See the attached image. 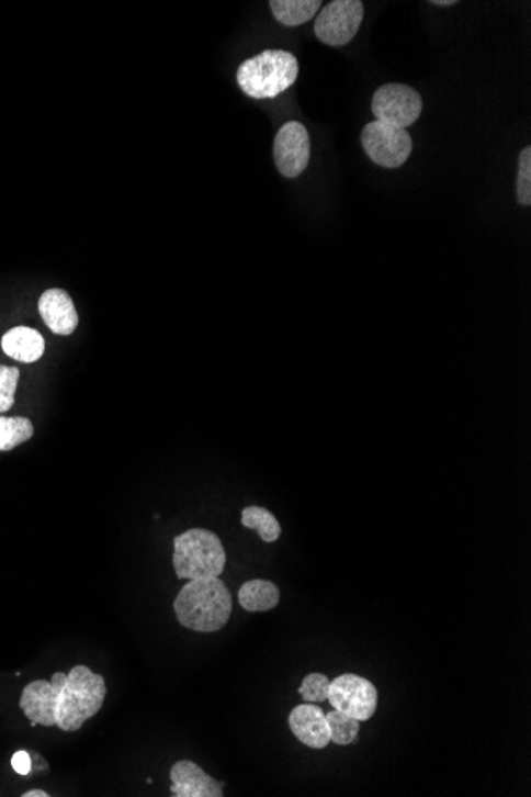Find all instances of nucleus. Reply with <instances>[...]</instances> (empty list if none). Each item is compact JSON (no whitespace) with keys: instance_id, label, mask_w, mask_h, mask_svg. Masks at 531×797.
<instances>
[{"instance_id":"1","label":"nucleus","mask_w":531,"mask_h":797,"mask_svg":"<svg viewBox=\"0 0 531 797\" xmlns=\"http://www.w3.org/2000/svg\"><path fill=\"white\" fill-rule=\"evenodd\" d=\"M173 611L187 629L218 632L231 618V594L219 579L191 580L177 595Z\"/></svg>"},{"instance_id":"2","label":"nucleus","mask_w":531,"mask_h":797,"mask_svg":"<svg viewBox=\"0 0 531 797\" xmlns=\"http://www.w3.org/2000/svg\"><path fill=\"white\" fill-rule=\"evenodd\" d=\"M104 676L98 675L87 665H76L67 673L58 707H56V726L64 732L79 731L84 721L93 718L104 705Z\"/></svg>"},{"instance_id":"3","label":"nucleus","mask_w":531,"mask_h":797,"mask_svg":"<svg viewBox=\"0 0 531 797\" xmlns=\"http://www.w3.org/2000/svg\"><path fill=\"white\" fill-rule=\"evenodd\" d=\"M300 64L292 53L266 49L240 64L237 83L244 94L253 99L278 98L295 85Z\"/></svg>"},{"instance_id":"4","label":"nucleus","mask_w":531,"mask_h":797,"mask_svg":"<svg viewBox=\"0 0 531 797\" xmlns=\"http://www.w3.org/2000/svg\"><path fill=\"white\" fill-rule=\"evenodd\" d=\"M173 570L179 580L218 579L226 565V551L218 535L190 529L173 540Z\"/></svg>"},{"instance_id":"5","label":"nucleus","mask_w":531,"mask_h":797,"mask_svg":"<svg viewBox=\"0 0 531 797\" xmlns=\"http://www.w3.org/2000/svg\"><path fill=\"white\" fill-rule=\"evenodd\" d=\"M361 145L375 165L387 169L402 168L413 154V139L406 130L377 120L364 126Z\"/></svg>"},{"instance_id":"6","label":"nucleus","mask_w":531,"mask_h":797,"mask_svg":"<svg viewBox=\"0 0 531 797\" xmlns=\"http://www.w3.org/2000/svg\"><path fill=\"white\" fill-rule=\"evenodd\" d=\"M363 16L364 7L360 0H335L315 18V35L329 47H344L355 37Z\"/></svg>"},{"instance_id":"7","label":"nucleus","mask_w":531,"mask_h":797,"mask_svg":"<svg viewBox=\"0 0 531 797\" xmlns=\"http://www.w3.org/2000/svg\"><path fill=\"white\" fill-rule=\"evenodd\" d=\"M328 700L335 710L342 711L359 721H368L377 710L379 693L370 680L355 673H344L332 680Z\"/></svg>"},{"instance_id":"8","label":"nucleus","mask_w":531,"mask_h":797,"mask_svg":"<svg viewBox=\"0 0 531 797\" xmlns=\"http://www.w3.org/2000/svg\"><path fill=\"white\" fill-rule=\"evenodd\" d=\"M422 109V98L407 85L387 83L374 93V116L387 125L406 130L420 119Z\"/></svg>"},{"instance_id":"9","label":"nucleus","mask_w":531,"mask_h":797,"mask_svg":"<svg viewBox=\"0 0 531 797\" xmlns=\"http://www.w3.org/2000/svg\"><path fill=\"white\" fill-rule=\"evenodd\" d=\"M310 159V139L300 122L285 123L274 139V161L279 172L295 179L306 171Z\"/></svg>"},{"instance_id":"10","label":"nucleus","mask_w":531,"mask_h":797,"mask_svg":"<svg viewBox=\"0 0 531 797\" xmlns=\"http://www.w3.org/2000/svg\"><path fill=\"white\" fill-rule=\"evenodd\" d=\"M66 678V673L56 672L52 676V682L35 680L23 689L20 708L26 718H30L31 726L41 725L45 728L56 726V707Z\"/></svg>"},{"instance_id":"11","label":"nucleus","mask_w":531,"mask_h":797,"mask_svg":"<svg viewBox=\"0 0 531 797\" xmlns=\"http://www.w3.org/2000/svg\"><path fill=\"white\" fill-rule=\"evenodd\" d=\"M173 797H223L225 783L205 774L193 761H179L171 768Z\"/></svg>"},{"instance_id":"12","label":"nucleus","mask_w":531,"mask_h":797,"mask_svg":"<svg viewBox=\"0 0 531 797\" xmlns=\"http://www.w3.org/2000/svg\"><path fill=\"white\" fill-rule=\"evenodd\" d=\"M289 725L296 739L309 749L324 750L331 742L327 715L317 705H297L290 714Z\"/></svg>"},{"instance_id":"13","label":"nucleus","mask_w":531,"mask_h":797,"mask_svg":"<svg viewBox=\"0 0 531 797\" xmlns=\"http://www.w3.org/2000/svg\"><path fill=\"white\" fill-rule=\"evenodd\" d=\"M38 313L47 327L56 335H72L79 325L76 304L69 293L61 289H49L41 296Z\"/></svg>"},{"instance_id":"14","label":"nucleus","mask_w":531,"mask_h":797,"mask_svg":"<svg viewBox=\"0 0 531 797\" xmlns=\"http://www.w3.org/2000/svg\"><path fill=\"white\" fill-rule=\"evenodd\" d=\"M2 349L10 359L34 363L44 356L45 339L37 329L16 327L3 335Z\"/></svg>"},{"instance_id":"15","label":"nucleus","mask_w":531,"mask_h":797,"mask_svg":"<svg viewBox=\"0 0 531 797\" xmlns=\"http://www.w3.org/2000/svg\"><path fill=\"white\" fill-rule=\"evenodd\" d=\"M237 597H239V604L244 610L269 611L278 607L281 602V591L272 581L250 580L242 584Z\"/></svg>"},{"instance_id":"16","label":"nucleus","mask_w":531,"mask_h":797,"mask_svg":"<svg viewBox=\"0 0 531 797\" xmlns=\"http://www.w3.org/2000/svg\"><path fill=\"white\" fill-rule=\"evenodd\" d=\"M272 13L283 26H301L318 15L320 0H271Z\"/></svg>"},{"instance_id":"17","label":"nucleus","mask_w":531,"mask_h":797,"mask_svg":"<svg viewBox=\"0 0 531 797\" xmlns=\"http://www.w3.org/2000/svg\"><path fill=\"white\" fill-rule=\"evenodd\" d=\"M240 523L246 529L257 530L264 543H274L281 538L282 527L278 517L261 506H247Z\"/></svg>"},{"instance_id":"18","label":"nucleus","mask_w":531,"mask_h":797,"mask_svg":"<svg viewBox=\"0 0 531 797\" xmlns=\"http://www.w3.org/2000/svg\"><path fill=\"white\" fill-rule=\"evenodd\" d=\"M34 425L26 417L0 416V451H12L16 446L30 441Z\"/></svg>"},{"instance_id":"19","label":"nucleus","mask_w":531,"mask_h":797,"mask_svg":"<svg viewBox=\"0 0 531 797\" xmlns=\"http://www.w3.org/2000/svg\"><path fill=\"white\" fill-rule=\"evenodd\" d=\"M329 739L336 745H350L359 740L360 721L339 710L327 715Z\"/></svg>"},{"instance_id":"20","label":"nucleus","mask_w":531,"mask_h":797,"mask_svg":"<svg viewBox=\"0 0 531 797\" xmlns=\"http://www.w3.org/2000/svg\"><path fill=\"white\" fill-rule=\"evenodd\" d=\"M329 685H331V682L324 673H309L301 683L297 693L303 697L304 703H325V700H328Z\"/></svg>"},{"instance_id":"21","label":"nucleus","mask_w":531,"mask_h":797,"mask_svg":"<svg viewBox=\"0 0 531 797\" xmlns=\"http://www.w3.org/2000/svg\"><path fill=\"white\" fill-rule=\"evenodd\" d=\"M20 370L0 364V413H5L15 403V392Z\"/></svg>"},{"instance_id":"22","label":"nucleus","mask_w":531,"mask_h":797,"mask_svg":"<svg viewBox=\"0 0 531 797\" xmlns=\"http://www.w3.org/2000/svg\"><path fill=\"white\" fill-rule=\"evenodd\" d=\"M517 201L522 205L531 204V148L527 147L519 157L517 176Z\"/></svg>"},{"instance_id":"23","label":"nucleus","mask_w":531,"mask_h":797,"mask_svg":"<svg viewBox=\"0 0 531 797\" xmlns=\"http://www.w3.org/2000/svg\"><path fill=\"white\" fill-rule=\"evenodd\" d=\"M12 767L16 774L27 775L32 768V760L30 753L26 751H18L12 757Z\"/></svg>"},{"instance_id":"24","label":"nucleus","mask_w":531,"mask_h":797,"mask_svg":"<svg viewBox=\"0 0 531 797\" xmlns=\"http://www.w3.org/2000/svg\"><path fill=\"white\" fill-rule=\"evenodd\" d=\"M47 793L41 792V789H32V792L24 793L23 797H48Z\"/></svg>"},{"instance_id":"25","label":"nucleus","mask_w":531,"mask_h":797,"mask_svg":"<svg viewBox=\"0 0 531 797\" xmlns=\"http://www.w3.org/2000/svg\"><path fill=\"white\" fill-rule=\"evenodd\" d=\"M455 0H433V2H431V5L451 7L455 5Z\"/></svg>"}]
</instances>
